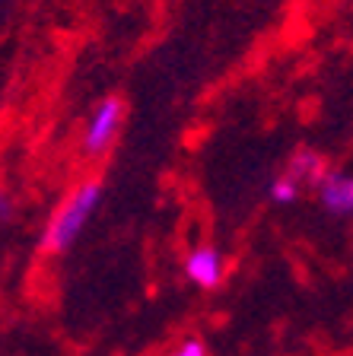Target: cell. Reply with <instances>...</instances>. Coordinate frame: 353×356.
<instances>
[{"mask_svg":"<svg viewBox=\"0 0 353 356\" xmlns=\"http://www.w3.org/2000/svg\"><path fill=\"white\" fill-rule=\"evenodd\" d=\"M290 178H293L296 185L299 181H306V178H312V181H318L322 178V163H318L312 153H299L293 159V169H290Z\"/></svg>","mask_w":353,"mask_h":356,"instance_id":"cell-5","label":"cell"},{"mask_svg":"<svg viewBox=\"0 0 353 356\" xmlns=\"http://www.w3.org/2000/svg\"><path fill=\"white\" fill-rule=\"evenodd\" d=\"M318 197L331 216H347L353 210V181L344 172L318 178Z\"/></svg>","mask_w":353,"mask_h":356,"instance_id":"cell-3","label":"cell"},{"mask_svg":"<svg viewBox=\"0 0 353 356\" xmlns=\"http://www.w3.org/2000/svg\"><path fill=\"white\" fill-rule=\"evenodd\" d=\"M99 197H102V185H99V181H83V185L67 197L64 207L52 216V222H48L45 238H42L45 252H54V254L67 252V248L77 242V236L83 232V226L89 222V216L96 213Z\"/></svg>","mask_w":353,"mask_h":356,"instance_id":"cell-1","label":"cell"},{"mask_svg":"<svg viewBox=\"0 0 353 356\" xmlns=\"http://www.w3.org/2000/svg\"><path fill=\"white\" fill-rule=\"evenodd\" d=\"M172 356H207V350H204V343L201 341H185Z\"/></svg>","mask_w":353,"mask_h":356,"instance_id":"cell-7","label":"cell"},{"mask_svg":"<svg viewBox=\"0 0 353 356\" xmlns=\"http://www.w3.org/2000/svg\"><path fill=\"white\" fill-rule=\"evenodd\" d=\"M185 274L191 277L198 286H217L223 277V258L217 248H210V245H201V248H194L191 254H188V261H185Z\"/></svg>","mask_w":353,"mask_h":356,"instance_id":"cell-4","label":"cell"},{"mask_svg":"<svg viewBox=\"0 0 353 356\" xmlns=\"http://www.w3.org/2000/svg\"><path fill=\"white\" fill-rule=\"evenodd\" d=\"M121 102L118 99H105L99 102V108L89 115L86 131H83V149L89 156H102L111 147V140L118 137V127H121Z\"/></svg>","mask_w":353,"mask_h":356,"instance_id":"cell-2","label":"cell"},{"mask_svg":"<svg viewBox=\"0 0 353 356\" xmlns=\"http://www.w3.org/2000/svg\"><path fill=\"white\" fill-rule=\"evenodd\" d=\"M271 197L277 200V204H293V200L299 197V185H296L290 175H283L271 185Z\"/></svg>","mask_w":353,"mask_h":356,"instance_id":"cell-6","label":"cell"}]
</instances>
